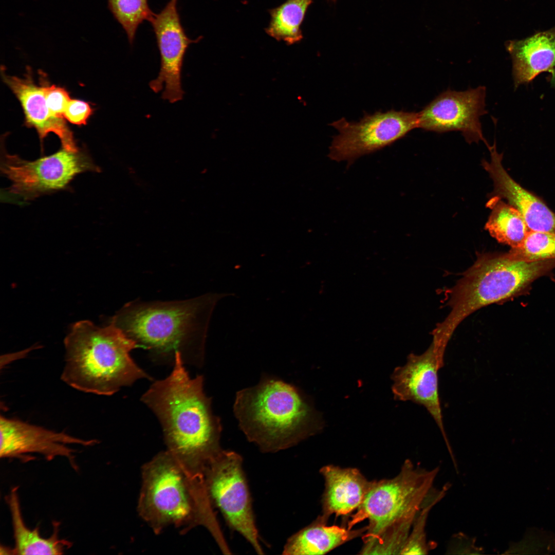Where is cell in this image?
Returning a JSON list of instances; mask_svg holds the SVG:
<instances>
[{
    "label": "cell",
    "mask_w": 555,
    "mask_h": 555,
    "mask_svg": "<svg viewBox=\"0 0 555 555\" xmlns=\"http://www.w3.org/2000/svg\"><path fill=\"white\" fill-rule=\"evenodd\" d=\"M334 1H335V0H334Z\"/></svg>",
    "instance_id": "28"
},
{
    "label": "cell",
    "mask_w": 555,
    "mask_h": 555,
    "mask_svg": "<svg viewBox=\"0 0 555 555\" xmlns=\"http://www.w3.org/2000/svg\"><path fill=\"white\" fill-rule=\"evenodd\" d=\"M1 151V172L11 182L1 191V201L22 206L44 195L70 189L78 174L100 172L101 169L83 150L63 148L55 153L28 161Z\"/></svg>",
    "instance_id": "8"
},
{
    "label": "cell",
    "mask_w": 555,
    "mask_h": 555,
    "mask_svg": "<svg viewBox=\"0 0 555 555\" xmlns=\"http://www.w3.org/2000/svg\"><path fill=\"white\" fill-rule=\"evenodd\" d=\"M203 474L213 506L232 530L243 535L258 554H263L241 456L222 449L206 464Z\"/></svg>",
    "instance_id": "9"
},
{
    "label": "cell",
    "mask_w": 555,
    "mask_h": 555,
    "mask_svg": "<svg viewBox=\"0 0 555 555\" xmlns=\"http://www.w3.org/2000/svg\"><path fill=\"white\" fill-rule=\"evenodd\" d=\"M322 515L308 526L291 535L286 542L283 554L288 555L324 554L362 535L367 526L357 529L327 526Z\"/></svg>",
    "instance_id": "19"
},
{
    "label": "cell",
    "mask_w": 555,
    "mask_h": 555,
    "mask_svg": "<svg viewBox=\"0 0 555 555\" xmlns=\"http://www.w3.org/2000/svg\"><path fill=\"white\" fill-rule=\"evenodd\" d=\"M488 149L490 161L483 160L482 164L493 182V196L505 198L518 210L530 230L555 234V213L510 176L503 166V154L497 151L495 142Z\"/></svg>",
    "instance_id": "15"
},
{
    "label": "cell",
    "mask_w": 555,
    "mask_h": 555,
    "mask_svg": "<svg viewBox=\"0 0 555 555\" xmlns=\"http://www.w3.org/2000/svg\"><path fill=\"white\" fill-rule=\"evenodd\" d=\"M555 260L526 262L509 253L478 256L449 291L451 310L433 332L440 343L447 344L456 328L479 308L507 299L554 264Z\"/></svg>",
    "instance_id": "6"
},
{
    "label": "cell",
    "mask_w": 555,
    "mask_h": 555,
    "mask_svg": "<svg viewBox=\"0 0 555 555\" xmlns=\"http://www.w3.org/2000/svg\"><path fill=\"white\" fill-rule=\"evenodd\" d=\"M202 306L199 299L131 303L113 318L111 323L155 358L174 361L175 354L179 353L184 364L201 366L203 362L200 328Z\"/></svg>",
    "instance_id": "5"
},
{
    "label": "cell",
    "mask_w": 555,
    "mask_h": 555,
    "mask_svg": "<svg viewBox=\"0 0 555 555\" xmlns=\"http://www.w3.org/2000/svg\"><path fill=\"white\" fill-rule=\"evenodd\" d=\"M444 366L432 343L419 355L411 354L406 364L394 371L392 390L396 399L423 406L439 428L451 455L452 452L442 421L438 393V372Z\"/></svg>",
    "instance_id": "14"
},
{
    "label": "cell",
    "mask_w": 555,
    "mask_h": 555,
    "mask_svg": "<svg viewBox=\"0 0 555 555\" xmlns=\"http://www.w3.org/2000/svg\"><path fill=\"white\" fill-rule=\"evenodd\" d=\"M177 2L178 0H170L150 22L160 53V67L158 76L149 86L155 93L163 90L162 99L171 103L183 98L181 72L184 57L189 46L198 41L187 35L181 23Z\"/></svg>",
    "instance_id": "12"
},
{
    "label": "cell",
    "mask_w": 555,
    "mask_h": 555,
    "mask_svg": "<svg viewBox=\"0 0 555 555\" xmlns=\"http://www.w3.org/2000/svg\"><path fill=\"white\" fill-rule=\"evenodd\" d=\"M320 472L325 483L321 515L327 520L332 514L345 515L357 510L372 483L355 468L329 465L321 468Z\"/></svg>",
    "instance_id": "17"
},
{
    "label": "cell",
    "mask_w": 555,
    "mask_h": 555,
    "mask_svg": "<svg viewBox=\"0 0 555 555\" xmlns=\"http://www.w3.org/2000/svg\"><path fill=\"white\" fill-rule=\"evenodd\" d=\"M512 61L515 88L543 72L555 74V26L521 40L506 43Z\"/></svg>",
    "instance_id": "18"
},
{
    "label": "cell",
    "mask_w": 555,
    "mask_h": 555,
    "mask_svg": "<svg viewBox=\"0 0 555 555\" xmlns=\"http://www.w3.org/2000/svg\"><path fill=\"white\" fill-rule=\"evenodd\" d=\"M513 258L526 262L555 260V234L530 230L522 244L508 252Z\"/></svg>",
    "instance_id": "25"
},
{
    "label": "cell",
    "mask_w": 555,
    "mask_h": 555,
    "mask_svg": "<svg viewBox=\"0 0 555 555\" xmlns=\"http://www.w3.org/2000/svg\"><path fill=\"white\" fill-rule=\"evenodd\" d=\"M64 345L61 379L79 391L112 395L138 380L151 379L130 356L139 345L112 323L100 327L87 320L76 322Z\"/></svg>",
    "instance_id": "3"
},
{
    "label": "cell",
    "mask_w": 555,
    "mask_h": 555,
    "mask_svg": "<svg viewBox=\"0 0 555 555\" xmlns=\"http://www.w3.org/2000/svg\"><path fill=\"white\" fill-rule=\"evenodd\" d=\"M141 473L137 510L156 534L170 526L181 533L203 526L223 553H231L214 511L203 472L191 468L166 450L145 464Z\"/></svg>",
    "instance_id": "2"
},
{
    "label": "cell",
    "mask_w": 555,
    "mask_h": 555,
    "mask_svg": "<svg viewBox=\"0 0 555 555\" xmlns=\"http://www.w3.org/2000/svg\"><path fill=\"white\" fill-rule=\"evenodd\" d=\"M2 79L19 101L25 115V123L37 132L43 141L51 133L60 140L62 148L70 152L79 150L73 134L64 118L53 116L47 105L43 86H38L29 72L25 78L7 75L1 70Z\"/></svg>",
    "instance_id": "16"
},
{
    "label": "cell",
    "mask_w": 555,
    "mask_h": 555,
    "mask_svg": "<svg viewBox=\"0 0 555 555\" xmlns=\"http://www.w3.org/2000/svg\"><path fill=\"white\" fill-rule=\"evenodd\" d=\"M486 87L443 91L418 112V128L441 133L459 131L469 143L482 141L480 117L486 114Z\"/></svg>",
    "instance_id": "11"
},
{
    "label": "cell",
    "mask_w": 555,
    "mask_h": 555,
    "mask_svg": "<svg viewBox=\"0 0 555 555\" xmlns=\"http://www.w3.org/2000/svg\"><path fill=\"white\" fill-rule=\"evenodd\" d=\"M448 485L440 490L433 489L429 492L413 523L411 531L400 554H427L429 549L425 528L428 517L432 507L444 496Z\"/></svg>",
    "instance_id": "24"
},
{
    "label": "cell",
    "mask_w": 555,
    "mask_h": 555,
    "mask_svg": "<svg viewBox=\"0 0 555 555\" xmlns=\"http://www.w3.org/2000/svg\"><path fill=\"white\" fill-rule=\"evenodd\" d=\"M312 0H287L270 10V21L266 33L278 41L290 45L303 38L301 25Z\"/></svg>",
    "instance_id": "22"
},
{
    "label": "cell",
    "mask_w": 555,
    "mask_h": 555,
    "mask_svg": "<svg viewBox=\"0 0 555 555\" xmlns=\"http://www.w3.org/2000/svg\"><path fill=\"white\" fill-rule=\"evenodd\" d=\"M18 488L13 487L7 497L14 539V554H62L71 543L59 537L60 523L52 522L53 532L48 538L41 536L39 527L30 529L22 516Z\"/></svg>",
    "instance_id": "20"
},
{
    "label": "cell",
    "mask_w": 555,
    "mask_h": 555,
    "mask_svg": "<svg viewBox=\"0 0 555 555\" xmlns=\"http://www.w3.org/2000/svg\"><path fill=\"white\" fill-rule=\"evenodd\" d=\"M179 353L165 378L154 382L141 400L161 425L167 450L191 468L203 472L222 449V427L211 400L203 391V378H191Z\"/></svg>",
    "instance_id": "1"
},
{
    "label": "cell",
    "mask_w": 555,
    "mask_h": 555,
    "mask_svg": "<svg viewBox=\"0 0 555 555\" xmlns=\"http://www.w3.org/2000/svg\"><path fill=\"white\" fill-rule=\"evenodd\" d=\"M108 7L124 30L133 45L137 28L144 21L151 22L154 13L147 0H108Z\"/></svg>",
    "instance_id": "23"
},
{
    "label": "cell",
    "mask_w": 555,
    "mask_h": 555,
    "mask_svg": "<svg viewBox=\"0 0 555 555\" xmlns=\"http://www.w3.org/2000/svg\"><path fill=\"white\" fill-rule=\"evenodd\" d=\"M439 469L427 470L405 460L399 473L390 479L372 481L362 503L347 528L367 520L363 542L382 534L409 533L425 498L433 488Z\"/></svg>",
    "instance_id": "7"
},
{
    "label": "cell",
    "mask_w": 555,
    "mask_h": 555,
    "mask_svg": "<svg viewBox=\"0 0 555 555\" xmlns=\"http://www.w3.org/2000/svg\"><path fill=\"white\" fill-rule=\"evenodd\" d=\"M233 411L247 439L263 452L298 444L314 432L313 412L294 386L265 377L238 391Z\"/></svg>",
    "instance_id": "4"
},
{
    "label": "cell",
    "mask_w": 555,
    "mask_h": 555,
    "mask_svg": "<svg viewBox=\"0 0 555 555\" xmlns=\"http://www.w3.org/2000/svg\"><path fill=\"white\" fill-rule=\"evenodd\" d=\"M47 106L51 114L55 117L64 118L65 109L71 98L64 88L54 85H43Z\"/></svg>",
    "instance_id": "26"
},
{
    "label": "cell",
    "mask_w": 555,
    "mask_h": 555,
    "mask_svg": "<svg viewBox=\"0 0 555 555\" xmlns=\"http://www.w3.org/2000/svg\"><path fill=\"white\" fill-rule=\"evenodd\" d=\"M93 110L86 102L72 99L68 103L63 114L64 118L77 125H85Z\"/></svg>",
    "instance_id": "27"
},
{
    "label": "cell",
    "mask_w": 555,
    "mask_h": 555,
    "mask_svg": "<svg viewBox=\"0 0 555 555\" xmlns=\"http://www.w3.org/2000/svg\"><path fill=\"white\" fill-rule=\"evenodd\" d=\"M1 458H25L27 454L36 453L51 460L56 457L67 459L75 470L78 469L73 450L68 445L76 444L91 446L96 439L78 438L64 432H57L22 420L6 418L0 419Z\"/></svg>",
    "instance_id": "13"
},
{
    "label": "cell",
    "mask_w": 555,
    "mask_h": 555,
    "mask_svg": "<svg viewBox=\"0 0 555 555\" xmlns=\"http://www.w3.org/2000/svg\"><path fill=\"white\" fill-rule=\"evenodd\" d=\"M491 210L485 229L498 242L511 248H517L523 243L530 230L520 211L496 196L487 203Z\"/></svg>",
    "instance_id": "21"
},
{
    "label": "cell",
    "mask_w": 555,
    "mask_h": 555,
    "mask_svg": "<svg viewBox=\"0 0 555 555\" xmlns=\"http://www.w3.org/2000/svg\"><path fill=\"white\" fill-rule=\"evenodd\" d=\"M418 113L389 110L365 115L358 122L342 118L330 125L339 134L333 137L329 157L352 161L390 145L418 128Z\"/></svg>",
    "instance_id": "10"
}]
</instances>
